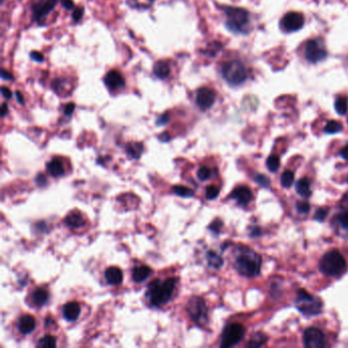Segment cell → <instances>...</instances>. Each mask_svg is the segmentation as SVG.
<instances>
[{"mask_svg": "<svg viewBox=\"0 0 348 348\" xmlns=\"http://www.w3.org/2000/svg\"><path fill=\"white\" fill-rule=\"evenodd\" d=\"M297 309L304 316H317L322 311L323 304L320 298L310 295L305 290L301 289L297 292L296 299Z\"/></svg>", "mask_w": 348, "mask_h": 348, "instance_id": "5b68a950", "label": "cell"}, {"mask_svg": "<svg viewBox=\"0 0 348 348\" xmlns=\"http://www.w3.org/2000/svg\"><path fill=\"white\" fill-rule=\"evenodd\" d=\"M81 312V307L77 303H68L63 308V315L66 321H76Z\"/></svg>", "mask_w": 348, "mask_h": 348, "instance_id": "e0dca14e", "label": "cell"}, {"mask_svg": "<svg viewBox=\"0 0 348 348\" xmlns=\"http://www.w3.org/2000/svg\"><path fill=\"white\" fill-rule=\"evenodd\" d=\"M104 277L109 285H119L123 281V272L117 266H110L106 271Z\"/></svg>", "mask_w": 348, "mask_h": 348, "instance_id": "2e32d148", "label": "cell"}, {"mask_svg": "<svg viewBox=\"0 0 348 348\" xmlns=\"http://www.w3.org/2000/svg\"><path fill=\"white\" fill-rule=\"evenodd\" d=\"M56 0H37L36 2H34L32 6V11L35 21L38 22H42L46 18V16L54 8Z\"/></svg>", "mask_w": 348, "mask_h": 348, "instance_id": "8fae6325", "label": "cell"}, {"mask_svg": "<svg viewBox=\"0 0 348 348\" xmlns=\"http://www.w3.org/2000/svg\"><path fill=\"white\" fill-rule=\"evenodd\" d=\"M335 109L339 114H345L348 109V102L344 97H339L335 102Z\"/></svg>", "mask_w": 348, "mask_h": 348, "instance_id": "f1b7e54d", "label": "cell"}, {"mask_svg": "<svg viewBox=\"0 0 348 348\" xmlns=\"http://www.w3.org/2000/svg\"><path fill=\"white\" fill-rule=\"evenodd\" d=\"M253 230H254V232L251 231V236L255 237V236H260L261 235V230L259 228H254Z\"/></svg>", "mask_w": 348, "mask_h": 348, "instance_id": "816d5d0a", "label": "cell"}, {"mask_svg": "<svg viewBox=\"0 0 348 348\" xmlns=\"http://www.w3.org/2000/svg\"><path fill=\"white\" fill-rule=\"evenodd\" d=\"M47 171L52 177H61L65 174L63 161L59 158H53L47 164Z\"/></svg>", "mask_w": 348, "mask_h": 348, "instance_id": "ffe728a7", "label": "cell"}, {"mask_svg": "<svg viewBox=\"0 0 348 348\" xmlns=\"http://www.w3.org/2000/svg\"><path fill=\"white\" fill-rule=\"evenodd\" d=\"M296 191L299 195H301L303 197H309L311 195L310 182L306 178L300 179L296 183Z\"/></svg>", "mask_w": 348, "mask_h": 348, "instance_id": "484cf974", "label": "cell"}, {"mask_svg": "<svg viewBox=\"0 0 348 348\" xmlns=\"http://www.w3.org/2000/svg\"><path fill=\"white\" fill-rule=\"evenodd\" d=\"M18 327L22 334H30L36 327V321L31 315H26L20 319Z\"/></svg>", "mask_w": 348, "mask_h": 348, "instance_id": "d6986e66", "label": "cell"}, {"mask_svg": "<svg viewBox=\"0 0 348 348\" xmlns=\"http://www.w3.org/2000/svg\"><path fill=\"white\" fill-rule=\"evenodd\" d=\"M255 182H257L260 186H261L263 188H269L271 185L270 179L263 175H258L257 177H255Z\"/></svg>", "mask_w": 348, "mask_h": 348, "instance_id": "8d00e7d4", "label": "cell"}, {"mask_svg": "<svg viewBox=\"0 0 348 348\" xmlns=\"http://www.w3.org/2000/svg\"><path fill=\"white\" fill-rule=\"evenodd\" d=\"M168 122H169V114L165 113L160 115V117L157 119L156 123L157 125H166Z\"/></svg>", "mask_w": 348, "mask_h": 348, "instance_id": "ee69618b", "label": "cell"}, {"mask_svg": "<svg viewBox=\"0 0 348 348\" xmlns=\"http://www.w3.org/2000/svg\"><path fill=\"white\" fill-rule=\"evenodd\" d=\"M1 92H2V95L6 98V99H10L11 98V91L6 88V87H2L1 88Z\"/></svg>", "mask_w": 348, "mask_h": 348, "instance_id": "7dc6e473", "label": "cell"}, {"mask_svg": "<svg viewBox=\"0 0 348 348\" xmlns=\"http://www.w3.org/2000/svg\"><path fill=\"white\" fill-rule=\"evenodd\" d=\"M36 181H37L39 186H45V185L47 184V180H46V178H45L44 175H39V176L37 177Z\"/></svg>", "mask_w": 348, "mask_h": 348, "instance_id": "bcb514c9", "label": "cell"}, {"mask_svg": "<svg viewBox=\"0 0 348 348\" xmlns=\"http://www.w3.org/2000/svg\"><path fill=\"white\" fill-rule=\"evenodd\" d=\"M304 18L299 13H288L282 19L281 25L286 32H295L303 28Z\"/></svg>", "mask_w": 348, "mask_h": 348, "instance_id": "7c38bea8", "label": "cell"}, {"mask_svg": "<svg viewBox=\"0 0 348 348\" xmlns=\"http://www.w3.org/2000/svg\"><path fill=\"white\" fill-rule=\"evenodd\" d=\"M150 274H152V269H150L149 266L147 265L136 266L132 273L133 280L137 283H141L147 279V278L150 276Z\"/></svg>", "mask_w": 348, "mask_h": 348, "instance_id": "44dd1931", "label": "cell"}, {"mask_svg": "<svg viewBox=\"0 0 348 348\" xmlns=\"http://www.w3.org/2000/svg\"><path fill=\"white\" fill-rule=\"evenodd\" d=\"M266 167L270 172H277L280 168V158L278 155H271L266 160Z\"/></svg>", "mask_w": 348, "mask_h": 348, "instance_id": "4dcf8cb0", "label": "cell"}, {"mask_svg": "<svg viewBox=\"0 0 348 348\" xmlns=\"http://www.w3.org/2000/svg\"><path fill=\"white\" fill-rule=\"evenodd\" d=\"M346 268V262L342 254L337 250L326 253L320 261V270L327 276H338Z\"/></svg>", "mask_w": 348, "mask_h": 348, "instance_id": "277c9868", "label": "cell"}, {"mask_svg": "<svg viewBox=\"0 0 348 348\" xmlns=\"http://www.w3.org/2000/svg\"><path fill=\"white\" fill-rule=\"evenodd\" d=\"M216 101V92L210 88H200L197 91L196 103L201 109L206 110L213 107Z\"/></svg>", "mask_w": 348, "mask_h": 348, "instance_id": "4fadbf2b", "label": "cell"}, {"mask_svg": "<svg viewBox=\"0 0 348 348\" xmlns=\"http://www.w3.org/2000/svg\"><path fill=\"white\" fill-rule=\"evenodd\" d=\"M177 283V278H169V279L165 280L164 282H161L158 279L150 282L147 287L146 293L150 304L159 306L168 304L173 296L174 290H175Z\"/></svg>", "mask_w": 348, "mask_h": 348, "instance_id": "7a4b0ae2", "label": "cell"}, {"mask_svg": "<svg viewBox=\"0 0 348 348\" xmlns=\"http://www.w3.org/2000/svg\"><path fill=\"white\" fill-rule=\"evenodd\" d=\"M31 57H32V60L36 61V62H43V60H44L43 54L40 53V52H37V51L32 52L31 53Z\"/></svg>", "mask_w": 348, "mask_h": 348, "instance_id": "7bdbcfd3", "label": "cell"}, {"mask_svg": "<svg viewBox=\"0 0 348 348\" xmlns=\"http://www.w3.org/2000/svg\"><path fill=\"white\" fill-rule=\"evenodd\" d=\"M75 110V104L74 103H67L65 107V115H71Z\"/></svg>", "mask_w": 348, "mask_h": 348, "instance_id": "b9f144b4", "label": "cell"}, {"mask_svg": "<svg viewBox=\"0 0 348 348\" xmlns=\"http://www.w3.org/2000/svg\"><path fill=\"white\" fill-rule=\"evenodd\" d=\"M342 130V125L336 121H330L325 127V132L327 134H336Z\"/></svg>", "mask_w": 348, "mask_h": 348, "instance_id": "f546056e", "label": "cell"}, {"mask_svg": "<svg viewBox=\"0 0 348 348\" xmlns=\"http://www.w3.org/2000/svg\"><path fill=\"white\" fill-rule=\"evenodd\" d=\"M207 261H208V264H210L214 269H219L224 263L222 258L219 257V255H218L217 253L212 252V251L207 253Z\"/></svg>", "mask_w": 348, "mask_h": 348, "instance_id": "4316f807", "label": "cell"}, {"mask_svg": "<svg viewBox=\"0 0 348 348\" xmlns=\"http://www.w3.org/2000/svg\"><path fill=\"white\" fill-rule=\"evenodd\" d=\"M304 343L308 348H323L326 346L323 332L317 328H308L304 331Z\"/></svg>", "mask_w": 348, "mask_h": 348, "instance_id": "30bf717a", "label": "cell"}, {"mask_svg": "<svg viewBox=\"0 0 348 348\" xmlns=\"http://www.w3.org/2000/svg\"><path fill=\"white\" fill-rule=\"evenodd\" d=\"M234 265L242 276L255 277L261 273V259L254 250L246 246H239L235 252Z\"/></svg>", "mask_w": 348, "mask_h": 348, "instance_id": "6da1fadb", "label": "cell"}, {"mask_svg": "<svg viewBox=\"0 0 348 348\" xmlns=\"http://www.w3.org/2000/svg\"><path fill=\"white\" fill-rule=\"evenodd\" d=\"M159 140H160V141H165V142L169 141V140H170V136H169V134H168V133L161 134V135L159 136Z\"/></svg>", "mask_w": 348, "mask_h": 348, "instance_id": "681fc988", "label": "cell"}, {"mask_svg": "<svg viewBox=\"0 0 348 348\" xmlns=\"http://www.w3.org/2000/svg\"><path fill=\"white\" fill-rule=\"evenodd\" d=\"M38 346L45 347V348H53V347L56 346V340H55V338L53 337V336H50V335L44 336L43 338H41L39 340Z\"/></svg>", "mask_w": 348, "mask_h": 348, "instance_id": "1f68e13d", "label": "cell"}, {"mask_svg": "<svg viewBox=\"0 0 348 348\" xmlns=\"http://www.w3.org/2000/svg\"><path fill=\"white\" fill-rule=\"evenodd\" d=\"M212 172L211 170L206 167H201L198 171H197V178L200 181H206L211 178Z\"/></svg>", "mask_w": 348, "mask_h": 348, "instance_id": "836d02e7", "label": "cell"}, {"mask_svg": "<svg viewBox=\"0 0 348 348\" xmlns=\"http://www.w3.org/2000/svg\"><path fill=\"white\" fill-rule=\"evenodd\" d=\"M173 192L175 193L178 196L181 197H192L194 195L193 190H191L188 187H184V186H175L173 187Z\"/></svg>", "mask_w": 348, "mask_h": 348, "instance_id": "d6a6232c", "label": "cell"}, {"mask_svg": "<svg viewBox=\"0 0 348 348\" xmlns=\"http://www.w3.org/2000/svg\"><path fill=\"white\" fill-rule=\"evenodd\" d=\"M84 14V8L83 7H78L74 10L73 13V20L74 22H79L81 19H82V16Z\"/></svg>", "mask_w": 348, "mask_h": 348, "instance_id": "ab89813d", "label": "cell"}, {"mask_svg": "<svg viewBox=\"0 0 348 348\" xmlns=\"http://www.w3.org/2000/svg\"><path fill=\"white\" fill-rule=\"evenodd\" d=\"M65 223L67 227L73 229H81L85 225L84 218L79 212L69 213L65 218Z\"/></svg>", "mask_w": 348, "mask_h": 348, "instance_id": "ac0fdd59", "label": "cell"}, {"mask_svg": "<svg viewBox=\"0 0 348 348\" xmlns=\"http://www.w3.org/2000/svg\"><path fill=\"white\" fill-rule=\"evenodd\" d=\"M265 339H266V337H265L264 335H262V334H257V335H255L254 337L252 338L251 342L249 343V346H252V347H260V346H261V345L264 343Z\"/></svg>", "mask_w": 348, "mask_h": 348, "instance_id": "d590c367", "label": "cell"}, {"mask_svg": "<svg viewBox=\"0 0 348 348\" xmlns=\"http://www.w3.org/2000/svg\"><path fill=\"white\" fill-rule=\"evenodd\" d=\"M126 152L130 157L134 159H138L143 152V145L142 143H137V142L129 143L126 146Z\"/></svg>", "mask_w": 348, "mask_h": 348, "instance_id": "d4e9b609", "label": "cell"}, {"mask_svg": "<svg viewBox=\"0 0 348 348\" xmlns=\"http://www.w3.org/2000/svg\"><path fill=\"white\" fill-rule=\"evenodd\" d=\"M17 97H18V100H19V102L20 103H22V102H24V100H22V94L20 93V92H17Z\"/></svg>", "mask_w": 348, "mask_h": 348, "instance_id": "db71d44e", "label": "cell"}, {"mask_svg": "<svg viewBox=\"0 0 348 348\" xmlns=\"http://www.w3.org/2000/svg\"><path fill=\"white\" fill-rule=\"evenodd\" d=\"M223 78L230 85L237 86L242 84L246 80V68L239 61H231L223 65L222 68Z\"/></svg>", "mask_w": 348, "mask_h": 348, "instance_id": "8992f818", "label": "cell"}, {"mask_svg": "<svg viewBox=\"0 0 348 348\" xmlns=\"http://www.w3.org/2000/svg\"><path fill=\"white\" fill-rule=\"evenodd\" d=\"M327 56V50L321 39H310L305 45V57L310 63H319Z\"/></svg>", "mask_w": 348, "mask_h": 348, "instance_id": "9c48e42d", "label": "cell"}, {"mask_svg": "<svg viewBox=\"0 0 348 348\" xmlns=\"http://www.w3.org/2000/svg\"><path fill=\"white\" fill-rule=\"evenodd\" d=\"M294 182V174L291 171H285L281 176V184L285 188H289L292 186Z\"/></svg>", "mask_w": 348, "mask_h": 348, "instance_id": "83f0119b", "label": "cell"}, {"mask_svg": "<svg viewBox=\"0 0 348 348\" xmlns=\"http://www.w3.org/2000/svg\"><path fill=\"white\" fill-rule=\"evenodd\" d=\"M170 66L165 62H157L153 66V74L159 79H166L170 76Z\"/></svg>", "mask_w": 348, "mask_h": 348, "instance_id": "cb8c5ba5", "label": "cell"}, {"mask_svg": "<svg viewBox=\"0 0 348 348\" xmlns=\"http://www.w3.org/2000/svg\"><path fill=\"white\" fill-rule=\"evenodd\" d=\"M244 337V328L242 325L234 323L230 324L224 329L222 335V347H232L238 344Z\"/></svg>", "mask_w": 348, "mask_h": 348, "instance_id": "52a82bcc", "label": "cell"}, {"mask_svg": "<svg viewBox=\"0 0 348 348\" xmlns=\"http://www.w3.org/2000/svg\"><path fill=\"white\" fill-rule=\"evenodd\" d=\"M296 208H297V211L298 213L300 214H303V215H305L309 212L310 210V204L307 202V201H298L296 203Z\"/></svg>", "mask_w": 348, "mask_h": 348, "instance_id": "74e56055", "label": "cell"}, {"mask_svg": "<svg viewBox=\"0 0 348 348\" xmlns=\"http://www.w3.org/2000/svg\"><path fill=\"white\" fill-rule=\"evenodd\" d=\"M32 300L33 304L37 306H42L44 305L48 300V292L44 289L38 288L35 290L32 294Z\"/></svg>", "mask_w": 348, "mask_h": 348, "instance_id": "7402d4cb", "label": "cell"}, {"mask_svg": "<svg viewBox=\"0 0 348 348\" xmlns=\"http://www.w3.org/2000/svg\"><path fill=\"white\" fill-rule=\"evenodd\" d=\"M1 77L3 78V79H6V80H13V76H11V74H9V73H7V72H5V71H2L1 72Z\"/></svg>", "mask_w": 348, "mask_h": 348, "instance_id": "f907efd6", "label": "cell"}, {"mask_svg": "<svg viewBox=\"0 0 348 348\" xmlns=\"http://www.w3.org/2000/svg\"><path fill=\"white\" fill-rule=\"evenodd\" d=\"M335 221L341 230L348 233V206L342 208V210L336 215Z\"/></svg>", "mask_w": 348, "mask_h": 348, "instance_id": "603a6c76", "label": "cell"}, {"mask_svg": "<svg viewBox=\"0 0 348 348\" xmlns=\"http://www.w3.org/2000/svg\"><path fill=\"white\" fill-rule=\"evenodd\" d=\"M327 215H328V211L326 210V208H319V210L315 214V219H317V221H319V222H323L324 219L326 218Z\"/></svg>", "mask_w": 348, "mask_h": 348, "instance_id": "f35d334b", "label": "cell"}, {"mask_svg": "<svg viewBox=\"0 0 348 348\" xmlns=\"http://www.w3.org/2000/svg\"><path fill=\"white\" fill-rule=\"evenodd\" d=\"M231 197L237 201V203L241 206H246L252 199L251 190L245 186H240L233 190L231 194Z\"/></svg>", "mask_w": 348, "mask_h": 348, "instance_id": "5bb4252c", "label": "cell"}, {"mask_svg": "<svg viewBox=\"0 0 348 348\" xmlns=\"http://www.w3.org/2000/svg\"><path fill=\"white\" fill-rule=\"evenodd\" d=\"M190 318L197 325H205L207 322V308L201 298H192L187 305Z\"/></svg>", "mask_w": 348, "mask_h": 348, "instance_id": "ba28073f", "label": "cell"}, {"mask_svg": "<svg viewBox=\"0 0 348 348\" xmlns=\"http://www.w3.org/2000/svg\"><path fill=\"white\" fill-rule=\"evenodd\" d=\"M6 113H7V107H6L5 103H3V104H2V112H1L2 117H5Z\"/></svg>", "mask_w": 348, "mask_h": 348, "instance_id": "f5cc1de1", "label": "cell"}, {"mask_svg": "<svg viewBox=\"0 0 348 348\" xmlns=\"http://www.w3.org/2000/svg\"><path fill=\"white\" fill-rule=\"evenodd\" d=\"M227 27L234 33H246L249 27V14L247 10L238 7H226Z\"/></svg>", "mask_w": 348, "mask_h": 348, "instance_id": "3957f363", "label": "cell"}, {"mask_svg": "<svg viewBox=\"0 0 348 348\" xmlns=\"http://www.w3.org/2000/svg\"><path fill=\"white\" fill-rule=\"evenodd\" d=\"M218 194H219V189L216 186H210V187H207L205 190V197L210 200L216 199L218 196Z\"/></svg>", "mask_w": 348, "mask_h": 348, "instance_id": "e575fe53", "label": "cell"}, {"mask_svg": "<svg viewBox=\"0 0 348 348\" xmlns=\"http://www.w3.org/2000/svg\"><path fill=\"white\" fill-rule=\"evenodd\" d=\"M222 222L221 221H219V219H216V221L211 225V227H210V229L211 230H213L214 232H216V233H218V231H219V229H221L222 228Z\"/></svg>", "mask_w": 348, "mask_h": 348, "instance_id": "60d3db41", "label": "cell"}, {"mask_svg": "<svg viewBox=\"0 0 348 348\" xmlns=\"http://www.w3.org/2000/svg\"><path fill=\"white\" fill-rule=\"evenodd\" d=\"M104 82H106V85L110 90H117L124 87L125 79L120 72L110 71L107 74L106 79H104Z\"/></svg>", "mask_w": 348, "mask_h": 348, "instance_id": "9a60e30c", "label": "cell"}, {"mask_svg": "<svg viewBox=\"0 0 348 348\" xmlns=\"http://www.w3.org/2000/svg\"><path fill=\"white\" fill-rule=\"evenodd\" d=\"M62 4L67 9V10H72L74 8V2L72 0H62Z\"/></svg>", "mask_w": 348, "mask_h": 348, "instance_id": "f6af8a7d", "label": "cell"}, {"mask_svg": "<svg viewBox=\"0 0 348 348\" xmlns=\"http://www.w3.org/2000/svg\"><path fill=\"white\" fill-rule=\"evenodd\" d=\"M340 154L344 159L348 160V144L344 148H342V150L340 152Z\"/></svg>", "mask_w": 348, "mask_h": 348, "instance_id": "c3c4849f", "label": "cell"}]
</instances>
